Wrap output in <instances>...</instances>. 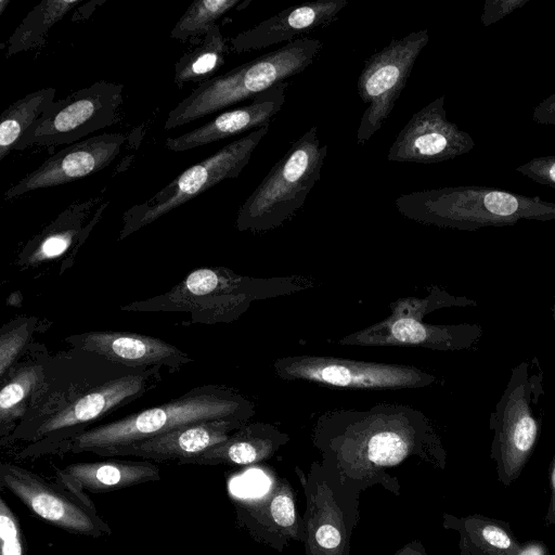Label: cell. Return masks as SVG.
Returning <instances> with one entry per match:
<instances>
[{"label": "cell", "mask_w": 555, "mask_h": 555, "mask_svg": "<svg viewBox=\"0 0 555 555\" xmlns=\"http://www.w3.org/2000/svg\"><path fill=\"white\" fill-rule=\"evenodd\" d=\"M162 370L128 366L74 347L51 354L35 402L1 446L28 442L21 459L64 454L92 424L156 388Z\"/></svg>", "instance_id": "6da1fadb"}, {"label": "cell", "mask_w": 555, "mask_h": 555, "mask_svg": "<svg viewBox=\"0 0 555 555\" xmlns=\"http://www.w3.org/2000/svg\"><path fill=\"white\" fill-rule=\"evenodd\" d=\"M298 276L258 279L225 267H203L191 271L164 294L120 306L124 312L185 313L190 324H228L245 313L254 301L305 289Z\"/></svg>", "instance_id": "7a4b0ae2"}, {"label": "cell", "mask_w": 555, "mask_h": 555, "mask_svg": "<svg viewBox=\"0 0 555 555\" xmlns=\"http://www.w3.org/2000/svg\"><path fill=\"white\" fill-rule=\"evenodd\" d=\"M254 414V403L234 389L223 385H201L159 405L92 426L70 441L66 453L90 452L105 456L109 451L188 425L217 420L248 422Z\"/></svg>", "instance_id": "3957f363"}, {"label": "cell", "mask_w": 555, "mask_h": 555, "mask_svg": "<svg viewBox=\"0 0 555 555\" xmlns=\"http://www.w3.org/2000/svg\"><path fill=\"white\" fill-rule=\"evenodd\" d=\"M395 205L410 220L464 231L555 220L553 202L479 185L414 191L398 196Z\"/></svg>", "instance_id": "277c9868"}, {"label": "cell", "mask_w": 555, "mask_h": 555, "mask_svg": "<svg viewBox=\"0 0 555 555\" xmlns=\"http://www.w3.org/2000/svg\"><path fill=\"white\" fill-rule=\"evenodd\" d=\"M322 49L318 39L304 37L262 54L198 85L167 115L164 128L171 130L217 113L300 74Z\"/></svg>", "instance_id": "5b68a950"}, {"label": "cell", "mask_w": 555, "mask_h": 555, "mask_svg": "<svg viewBox=\"0 0 555 555\" xmlns=\"http://www.w3.org/2000/svg\"><path fill=\"white\" fill-rule=\"evenodd\" d=\"M327 146L321 145L318 127L309 128L245 199L237 211L238 231L267 232L293 219L320 180Z\"/></svg>", "instance_id": "8992f818"}, {"label": "cell", "mask_w": 555, "mask_h": 555, "mask_svg": "<svg viewBox=\"0 0 555 555\" xmlns=\"http://www.w3.org/2000/svg\"><path fill=\"white\" fill-rule=\"evenodd\" d=\"M477 301L454 296L434 286L423 297H404L390 304V314L378 323L349 334L341 345L370 347H422L437 351H459L477 345L483 331L479 324L435 325L424 322L427 313L450 307H475Z\"/></svg>", "instance_id": "52a82bcc"}, {"label": "cell", "mask_w": 555, "mask_h": 555, "mask_svg": "<svg viewBox=\"0 0 555 555\" xmlns=\"http://www.w3.org/2000/svg\"><path fill=\"white\" fill-rule=\"evenodd\" d=\"M542 372L531 373L528 361L513 370L489 427L493 431L490 457L495 463L496 479L511 486L529 462L540 436L535 406L542 391Z\"/></svg>", "instance_id": "ba28073f"}, {"label": "cell", "mask_w": 555, "mask_h": 555, "mask_svg": "<svg viewBox=\"0 0 555 555\" xmlns=\"http://www.w3.org/2000/svg\"><path fill=\"white\" fill-rule=\"evenodd\" d=\"M269 125L253 130L189 167L149 199L129 207L122 215L118 241L151 224L227 179L240 176Z\"/></svg>", "instance_id": "9c48e42d"}, {"label": "cell", "mask_w": 555, "mask_h": 555, "mask_svg": "<svg viewBox=\"0 0 555 555\" xmlns=\"http://www.w3.org/2000/svg\"><path fill=\"white\" fill-rule=\"evenodd\" d=\"M124 85L96 81L53 102L35 121L15 150L70 145L116 122Z\"/></svg>", "instance_id": "30bf717a"}, {"label": "cell", "mask_w": 555, "mask_h": 555, "mask_svg": "<svg viewBox=\"0 0 555 555\" xmlns=\"http://www.w3.org/2000/svg\"><path fill=\"white\" fill-rule=\"evenodd\" d=\"M273 369L282 379L346 389H413L430 386L437 380L435 375L411 365L336 357H284L273 363Z\"/></svg>", "instance_id": "8fae6325"}, {"label": "cell", "mask_w": 555, "mask_h": 555, "mask_svg": "<svg viewBox=\"0 0 555 555\" xmlns=\"http://www.w3.org/2000/svg\"><path fill=\"white\" fill-rule=\"evenodd\" d=\"M428 41L427 29L414 31L393 38L365 60L357 82L358 95L367 105L357 131L358 145L369 141L387 120Z\"/></svg>", "instance_id": "7c38bea8"}, {"label": "cell", "mask_w": 555, "mask_h": 555, "mask_svg": "<svg viewBox=\"0 0 555 555\" xmlns=\"http://www.w3.org/2000/svg\"><path fill=\"white\" fill-rule=\"evenodd\" d=\"M0 482L36 516L62 530L92 538L113 533L96 508L88 506L59 483L50 482L27 468L2 462Z\"/></svg>", "instance_id": "4fadbf2b"}, {"label": "cell", "mask_w": 555, "mask_h": 555, "mask_svg": "<svg viewBox=\"0 0 555 555\" xmlns=\"http://www.w3.org/2000/svg\"><path fill=\"white\" fill-rule=\"evenodd\" d=\"M473 138L447 118L444 95L414 113L391 144L387 159L434 164L468 153Z\"/></svg>", "instance_id": "5bb4252c"}, {"label": "cell", "mask_w": 555, "mask_h": 555, "mask_svg": "<svg viewBox=\"0 0 555 555\" xmlns=\"http://www.w3.org/2000/svg\"><path fill=\"white\" fill-rule=\"evenodd\" d=\"M126 137L102 133L64 147L9 188L3 198L14 199L40 189L53 188L91 176L107 167L120 153Z\"/></svg>", "instance_id": "9a60e30c"}, {"label": "cell", "mask_w": 555, "mask_h": 555, "mask_svg": "<svg viewBox=\"0 0 555 555\" xmlns=\"http://www.w3.org/2000/svg\"><path fill=\"white\" fill-rule=\"evenodd\" d=\"M101 196L76 202L66 207L56 218L35 234L22 247L16 257L20 269H33L66 256L61 272L69 268L80 246L101 220L109 202Z\"/></svg>", "instance_id": "2e32d148"}, {"label": "cell", "mask_w": 555, "mask_h": 555, "mask_svg": "<svg viewBox=\"0 0 555 555\" xmlns=\"http://www.w3.org/2000/svg\"><path fill=\"white\" fill-rule=\"evenodd\" d=\"M64 341L132 367H162L173 373L194 361L175 345L141 333L90 331L72 334Z\"/></svg>", "instance_id": "e0dca14e"}, {"label": "cell", "mask_w": 555, "mask_h": 555, "mask_svg": "<svg viewBox=\"0 0 555 555\" xmlns=\"http://www.w3.org/2000/svg\"><path fill=\"white\" fill-rule=\"evenodd\" d=\"M348 4L347 0H317L289 7L229 38L230 51L245 53L281 42H293L328 26Z\"/></svg>", "instance_id": "ac0fdd59"}, {"label": "cell", "mask_w": 555, "mask_h": 555, "mask_svg": "<svg viewBox=\"0 0 555 555\" xmlns=\"http://www.w3.org/2000/svg\"><path fill=\"white\" fill-rule=\"evenodd\" d=\"M287 86V81L279 82L255 96L249 104L225 111L181 135L167 138L166 149L172 152H184L270 125L271 118L284 105Z\"/></svg>", "instance_id": "d6986e66"}, {"label": "cell", "mask_w": 555, "mask_h": 555, "mask_svg": "<svg viewBox=\"0 0 555 555\" xmlns=\"http://www.w3.org/2000/svg\"><path fill=\"white\" fill-rule=\"evenodd\" d=\"M247 422L217 420L188 425L176 430L109 451L105 456H137L158 462L182 461L225 441Z\"/></svg>", "instance_id": "ffe728a7"}, {"label": "cell", "mask_w": 555, "mask_h": 555, "mask_svg": "<svg viewBox=\"0 0 555 555\" xmlns=\"http://www.w3.org/2000/svg\"><path fill=\"white\" fill-rule=\"evenodd\" d=\"M51 354L43 344L30 343L26 352L1 378L0 441L11 436L42 387Z\"/></svg>", "instance_id": "44dd1931"}, {"label": "cell", "mask_w": 555, "mask_h": 555, "mask_svg": "<svg viewBox=\"0 0 555 555\" xmlns=\"http://www.w3.org/2000/svg\"><path fill=\"white\" fill-rule=\"evenodd\" d=\"M55 474L73 481L85 491L95 493L160 479L158 466L147 460L73 463L63 468H55Z\"/></svg>", "instance_id": "7402d4cb"}, {"label": "cell", "mask_w": 555, "mask_h": 555, "mask_svg": "<svg viewBox=\"0 0 555 555\" xmlns=\"http://www.w3.org/2000/svg\"><path fill=\"white\" fill-rule=\"evenodd\" d=\"M286 438V435L269 424H245L225 441L179 464H251L268 456Z\"/></svg>", "instance_id": "603a6c76"}, {"label": "cell", "mask_w": 555, "mask_h": 555, "mask_svg": "<svg viewBox=\"0 0 555 555\" xmlns=\"http://www.w3.org/2000/svg\"><path fill=\"white\" fill-rule=\"evenodd\" d=\"M446 522L460 532L462 555H521L522 542L506 520L472 514L447 516Z\"/></svg>", "instance_id": "cb8c5ba5"}, {"label": "cell", "mask_w": 555, "mask_h": 555, "mask_svg": "<svg viewBox=\"0 0 555 555\" xmlns=\"http://www.w3.org/2000/svg\"><path fill=\"white\" fill-rule=\"evenodd\" d=\"M82 0H41L16 26L8 39L5 57L39 48L52 27Z\"/></svg>", "instance_id": "d4e9b609"}, {"label": "cell", "mask_w": 555, "mask_h": 555, "mask_svg": "<svg viewBox=\"0 0 555 555\" xmlns=\"http://www.w3.org/2000/svg\"><path fill=\"white\" fill-rule=\"evenodd\" d=\"M219 25H214L204 35L202 42L186 51L175 64L173 81L178 88L186 83H203L214 77L223 66L229 51Z\"/></svg>", "instance_id": "484cf974"}, {"label": "cell", "mask_w": 555, "mask_h": 555, "mask_svg": "<svg viewBox=\"0 0 555 555\" xmlns=\"http://www.w3.org/2000/svg\"><path fill=\"white\" fill-rule=\"evenodd\" d=\"M53 87L30 92L9 105L0 116V160L15 150L17 143L54 102Z\"/></svg>", "instance_id": "4316f807"}, {"label": "cell", "mask_w": 555, "mask_h": 555, "mask_svg": "<svg viewBox=\"0 0 555 555\" xmlns=\"http://www.w3.org/2000/svg\"><path fill=\"white\" fill-rule=\"evenodd\" d=\"M241 0H195L180 16L170 31V37L186 41L205 35L216 21L231 11Z\"/></svg>", "instance_id": "83f0119b"}, {"label": "cell", "mask_w": 555, "mask_h": 555, "mask_svg": "<svg viewBox=\"0 0 555 555\" xmlns=\"http://www.w3.org/2000/svg\"><path fill=\"white\" fill-rule=\"evenodd\" d=\"M39 326L37 317H17L0 330V378L26 352L31 337Z\"/></svg>", "instance_id": "f1b7e54d"}, {"label": "cell", "mask_w": 555, "mask_h": 555, "mask_svg": "<svg viewBox=\"0 0 555 555\" xmlns=\"http://www.w3.org/2000/svg\"><path fill=\"white\" fill-rule=\"evenodd\" d=\"M0 555H26V545L18 517L4 498H0Z\"/></svg>", "instance_id": "f546056e"}, {"label": "cell", "mask_w": 555, "mask_h": 555, "mask_svg": "<svg viewBox=\"0 0 555 555\" xmlns=\"http://www.w3.org/2000/svg\"><path fill=\"white\" fill-rule=\"evenodd\" d=\"M516 171L539 184L555 189V155L534 157L518 166Z\"/></svg>", "instance_id": "4dcf8cb0"}, {"label": "cell", "mask_w": 555, "mask_h": 555, "mask_svg": "<svg viewBox=\"0 0 555 555\" xmlns=\"http://www.w3.org/2000/svg\"><path fill=\"white\" fill-rule=\"evenodd\" d=\"M528 0H487L483 5L481 22L490 26L526 4Z\"/></svg>", "instance_id": "1f68e13d"}, {"label": "cell", "mask_w": 555, "mask_h": 555, "mask_svg": "<svg viewBox=\"0 0 555 555\" xmlns=\"http://www.w3.org/2000/svg\"><path fill=\"white\" fill-rule=\"evenodd\" d=\"M271 513L278 525L282 527L293 525L295 521V508L292 498L286 494L276 495L271 503Z\"/></svg>", "instance_id": "d6a6232c"}, {"label": "cell", "mask_w": 555, "mask_h": 555, "mask_svg": "<svg viewBox=\"0 0 555 555\" xmlns=\"http://www.w3.org/2000/svg\"><path fill=\"white\" fill-rule=\"evenodd\" d=\"M532 119L541 125H555V93L534 107Z\"/></svg>", "instance_id": "836d02e7"}, {"label": "cell", "mask_w": 555, "mask_h": 555, "mask_svg": "<svg viewBox=\"0 0 555 555\" xmlns=\"http://www.w3.org/2000/svg\"><path fill=\"white\" fill-rule=\"evenodd\" d=\"M317 542L325 548H334L340 544L341 537L339 531L331 526H321L315 533Z\"/></svg>", "instance_id": "e575fe53"}, {"label": "cell", "mask_w": 555, "mask_h": 555, "mask_svg": "<svg viewBox=\"0 0 555 555\" xmlns=\"http://www.w3.org/2000/svg\"><path fill=\"white\" fill-rule=\"evenodd\" d=\"M550 502L544 516V520L548 526H555V452L550 464Z\"/></svg>", "instance_id": "d590c367"}, {"label": "cell", "mask_w": 555, "mask_h": 555, "mask_svg": "<svg viewBox=\"0 0 555 555\" xmlns=\"http://www.w3.org/2000/svg\"><path fill=\"white\" fill-rule=\"evenodd\" d=\"M521 555H550L547 545L540 540L522 542Z\"/></svg>", "instance_id": "8d00e7d4"}, {"label": "cell", "mask_w": 555, "mask_h": 555, "mask_svg": "<svg viewBox=\"0 0 555 555\" xmlns=\"http://www.w3.org/2000/svg\"><path fill=\"white\" fill-rule=\"evenodd\" d=\"M9 3H10V1H8V0H1V1H0V14H2V13H3V11H4L5 7H7Z\"/></svg>", "instance_id": "74e56055"}, {"label": "cell", "mask_w": 555, "mask_h": 555, "mask_svg": "<svg viewBox=\"0 0 555 555\" xmlns=\"http://www.w3.org/2000/svg\"><path fill=\"white\" fill-rule=\"evenodd\" d=\"M552 313H553V319H554V321H555V304H554V306H553V308H552Z\"/></svg>", "instance_id": "f35d334b"}]
</instances>
